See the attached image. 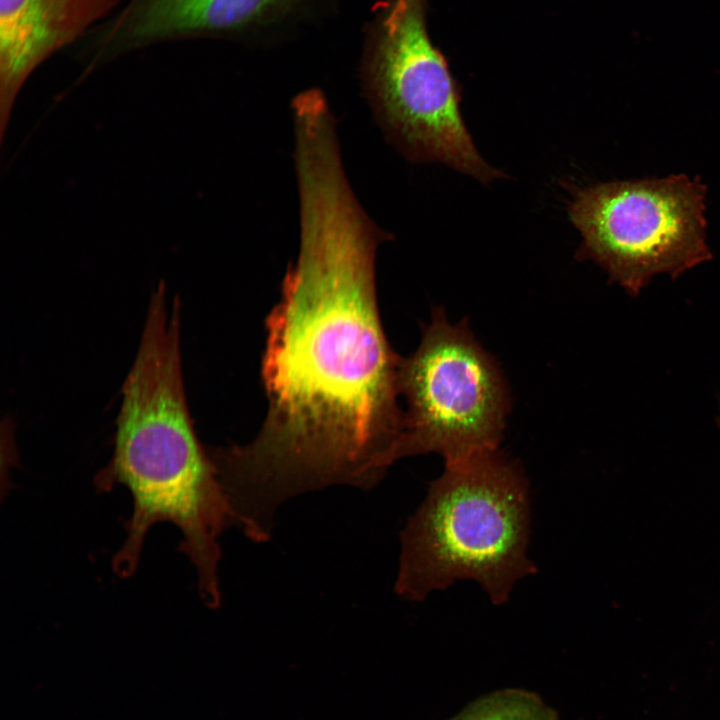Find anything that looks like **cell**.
<instances>
[{"label":"cell","mask_w":720,"mask_h":720,"mask_svg":"<svg viewBox=\"0 0 720 720\" xmlns=\"http://www.w3.org/2000/svg\"><path fill=\"white\" fill-rule=\"evenodd\" d=\"M300 245L265 319L256 438L208 448L237 523L273 533L287 501L336 485L369 490L396 462L401 357L382 326L375 259L384 239L345 173L298 181Z\"/></svg>","instance_id":"1"},{"label":"cell","mask_w":720,"mask_h":720,"mask_svg":"<svg viewBox=\"0 0 720 720\" xmlns=\"http://www.w3.org/2000/svg\"><path fill=\"white\" fill-rule=\"evenodd\" d=\"M529 536V486L519 464L498 449L445 464L400 533L394 591L422 601L473 580L492 603L503 604L519 580L536 572Z\"/></svg>","instance_id":"2"},{"label":"cell","mask_w":720,"mask_h":720,"mask_svg":"<svg viewBox=\"0 0 720 720\" xmlns=\"http://www.w3.org/2000/svg\"><path fill=\"white\" fill-rule=\"evenodd\" d=\"M107 492L126 488L132 507L153 519L193 513L213 495L215 466L189 413L180 349V305L167 310L165 286L153 292L131 369L122 388L113 451L96 475Z\"/></svg>","instance_id":"3"},{"label":"cell","mask_w":720,"mask_h":720,"mask_svg":"<svg viewBox=\"0 0 720 720\" xmlns=\"http://www.w3.org/2000/svg\"><path fill=\"white\" fill-rule=\"evenodd\" d=\"M568 212L582 236L577 257L598 264L630 295L658 274L676 279L711 259L706 186L684 174L573 186Z\"/></svg>","instance_id":"4"},{"label":"cell","mask_w":720,"mask_h":720,"mask_svg":"<svg viewBox=\"0 0 720 720\" xmlns=\"http://www.w3.org/2000/svg\"><path fill=\"white\" fill-rule=\"evenodd\" d=\"M398 385L406 409L396 460L435 453L450 464L498 449L506 385L464 322L453 325L435 309L416 351L401 358Z\"/></svg>","instance_id":"5"},{"label":"cell","mask_w":720,"mask_h":720,"mask_svg":"<svg viewBox=\"0 0 720 720\" xmlns=\"http://www.w3.org/2000/svg\"><path fill=\"white\" fill-rule=\"evenodd\" d=\"M376 116L410 159L440 162L483 183L503 173L480 156L460 112L447 63L425 30L419 0L387 9L366 65Z\"/></svg>","instance_id":"6"},{"label":"cell","mask_w":720,"mask_h":720,"mask_svg":"<svg viewBox=\"0 0 720 720\" xmlns=\"http://www.w3.org/2000/svg\"><path fill=\"white\" fill-rule=\"evenodd\" d=\"M117 0H0V138L29 75L80 37Z\"/></svg>","instance_id":"7"},{"label":"cell","mask_w":720,"mask_h":720,"mask_svg":"<svg viewBox=\"0 0 720 720\" xmlns=\"http://www.w3.org/2000/svg\"><path fill=\"white\" fill-rule=\"evenodd\" d=\"M289 0H137L113 37L129 45L220 32L257 21Z\"/></svg>","instance_id":"8"},{"label":"cell","mask_w":720,"mask_h":720,"mask_svg":"<svg viewBox=\"0 0 720 720\" xmlns=\"http://www.w3.org/2000/svg\"><path fill=\"white\" fill-rule=\"evenodd\" d=\"M451 720H558V716L536 694L505 689L477 699Z\"/></svg>","instance_id":"9"},{"label":"cell","mask_w":720,"mask_h":720,"mask_svg":"<svg viewBox=\"0 0 720 720\" xmlns=\"http://www.w3.org/2000/svg\"><path fill=\"white\" fill-rule=\"evenodd\" d=\"M717 424H718V427L720 428V408H719V414L717 416Z\"/></svg>","instance_id":"10"}]
</instances>
